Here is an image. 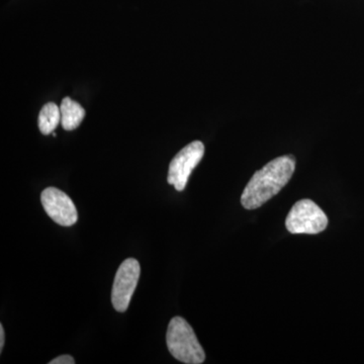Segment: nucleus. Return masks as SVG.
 Wrapping results in <instances>:
<instances>
[{
  "label": "nucleus",
  "mask_w": 364,
  "mask_h": 364,
  "mask_svg": "<svg viewBox=\"0 0 364 364\" xmlns=\"http://www.w3.org/2000/svg\"><path fill=\"white\" fill-rule=\"evenodd\" d=\"M4 340H6V337H4V328L1 324L0 325V350L1 351L4 349Z\"/></svg>",
  "instance_id": "10"
},
{
  "label": "nucleus",
  "mask_w": 364,
  "mask_h": 364,
  "mask_svg": "<svg viewBox=\"0 0 364 364\" xmlns=\"http://www.w3.org/2000/svg\"><path fill=\"white\" fill-rule=\"evenodd\" d=\"M75 359L72 358L71 355H61L59 358H54L50 361L49 364H74Z\"/></svg>",
  "instance_id": "9"
},
{
  "label": "nucleus",
  "mask_w": 364,
  "mask_h": 364,
  "mask_svg": "<svg viewBox=\"0 0 364 364\" xmlns=\"http://www.w3.org/2000/svg\"><path fill=\"white\" fill-rule=\"evenodd\" d=\"M328 218L313 200H301L294 203L286 220L287 231L291 234H318L328 226Z\"/></svg>",
  "instance_id": "3"
},
{
  "label": "nucleus",
  "mask_w": 364,
  "mask_h": 364,
  "mask_svg": "<svg viewBox=\"0 0 364 364\" xmlns=\"http://www.w3.org/2000/svg\"><path fill=\"white\" fill-rule=\"evenodd\" d=\"M296 159L293 155H284L267 163L254 173L244 188L241 203L246 210H255L277 195L291 181Z\"/></svg>",
  "instance_id": "1"
},
{
  "label": "nucleus",
  "mask_w": 364,
  "mask_h": 364,
  "mask_svg": "<svg viewBox=\"0 0 364 364\" xmlns=\"http://www.w3.org/2000/svg\"><path fill=\"white\" fill-rule=\"evenodd\" d=\"M166 343L171 355L181 363L200 364L205 353L191 326L181 317L171 318L167 329Z\"/></svg>",
  "instance_id": "2"
},
{
  "label": "nucleus",
  "mask_w": 364,
  "mask_h": 364,
  "mask_svg": "<svg viewBox=\"0 0 364 364\" xmlns=\"http://www.w3.org/2000/svg\"><path fill=\"white\" fill-rule=\"evenodd\" d=\"M140 273V263L134 258H128L119 265L112 291V306L117 312L123 313L128 310Z\"/></svg>",
  "instance_id": "5"
},
{
  "label": "nucleus",
  "mask_w": 364,
  "mask_h": 364,
  "mask_svg": "<svg viewBox=\"0 0 364 364\" xmlns=\"http://www.w3.org/2000/svg\"><path fill=\"white\" fill-rule=\"evenodd\" d=\"M205 154V145L200 141H193L174 156L169 165L167 181L177 191H184L193 170L198 166Z\"/></svg>",
  "instance_id": "4"
},
{
  "label": "nucleus",
  "mask_w": 364,
  "mask_h": 364,
  "mask_svg": "<svg viewBox=\"0 0 364 364\" xmlns=\"http://www.w3.org/2000/svg\"><path fill=\"white\" fill-rule=\"evenodd\" d=\"M52 134H53V136H57L56 133H54V132H53V133H52Z\"/></svg>",
  "instance_id": "11"
},
{
  "label": "nucleus",
  "mask_w": 364,
  "mask_h": 364,
  "mask_svg": "<svg viewBox=\"0 0 364 364\" xmlns=\"http://www.w3.org/2000/svg\"><path fill=\"white\" fill-rule=\"evenodd\" d=\"M47 215L58 225L73 226L78 221L77 210L70 198L56 188H46L41 196Z\"/></svg>",
  "instance_id": "6"
},
{
  "label": "nucleus",
  "mask_w": 364,
  "mask_h": 364,
  "mask_svg": "<svg viewBox=\"0 0 364 364\" xmlns=\"http://www.w3.org/2000/svg\"><path fill=\"white\" fill-rule=\"evenodd\" d=\"M61 122L60 107L54 102H48L41 109L39 114V129L43 135H49Z\"/></svg>",
  "instance_id": "8"
},
{
  "label": "nucleus",
  "mask_w": 364,
  "mask_h": 364,
  "mask_svg": "<svg viewBox=\"0 0 364 364\" xmlns=\"http://www.w3.org/2000/svg\"><path fill=\"white\" fill-rule=\"evenodd\" d=\"M61 124L65 131H73L80 126L85 117V111L78 102L70 97H64L60 105Z\"/></svg>",
  "instance_id": "7"
}]
</instances>
